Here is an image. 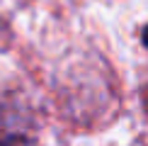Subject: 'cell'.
<instances>
[{
	"instance_id": "obj_1",
	"label": "cell",
	"mask_w": 148,
	"mask_h": 146,
	"mask_svg": "<svg viewBox=\"0 0 148 146\" xmlns=\"http://www.w3.org/2000/svg\"><path fill=\"white\" fill-rule=\"evenodd\" d=\"M0 146H39V144H36V139L22 132H8V134H0Z\"/></svg>"
},
{
	"instance_id": "obj_2",
	"label": "cell",
	"mask_w": 148,
	"mask_h": 146,
	"mask_svg": "<svg viewBox=\"0 0 148 146\" xmlns=\"http://www.w3.org/2000/svg\"><path fill=\"white\" fill-rule=\"evenodd\" d=\"M143 44H146V46H148V27H146V29H143Z\"/></svg>"
},
{
	"instance_id": "obj_3",
	"label": "cell",
	"mask_w": 148,
	"mask_h": 146,
	"mask_svg": "<svg viewBox=\"0 0 148 146\" xmlns=\"http://www.w3.org/2000/svg\"><path fill=\"white\" fill-rule=\"evenodd\" d=\"M146 107H148V100H146Z\"/></svg>"
}]
</instances>
